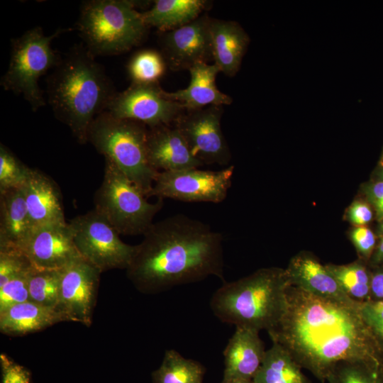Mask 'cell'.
I'll use <instances>...</instances> for the list:
<instances>
[{
    "label": "cell",
    "instance_id": "obj_3",
    "mask_svg": "<svg viewBox=\"0 0 383 383\" xmlns=\"http://www.w3.org/2000/svg\"><path fill=\"white\" fill-rule=\"evenodd\" d=\"M86 48H73L60 60L47 81L48 103L81 144L87 142L94 118L106 111L116 94L103 67Z\"/></svg>",
    "mask_w": 383,
    "mask_h": 383
},
{
    "label": "cell",
    "instance_id": "obj_43",
    "mask_svg": "<svg viewBox=\"0 0 383 383\" xmlns=\"http://www.w3.org/2000/svg\"><path fill=\"white\" fill-rule=\"evenodd\" d=\"M380 229L383 232V219L381 221Z\"/></svg>",
    "mask_w": 383,
    "mask_h": 383
},
{
    "label": "cell",
    "instance_id": "obj_23",
    "mask_svg": "<svg viewBox=\"0 0 383 383\" xmlns=\"http://www.w3.org/2000/svg\"><path fill=\"white\" fill-rule=\"evenodd\" d=\"M61 321L65 320L56 308L31 301L12 305L0 312V331L6 335H26Z\"/></svg>",
    "mask_w": 383,
    "mask_h": 383
},
{
    "label": "cell",
    "instance_id": "obj_40",
    "mask_svg": "<svg viewBox=\"0 0 383 383\" xmlns=\"http://www.w3.org/2000/svg\"><path fill=\"white\" fill-rule=\"evenodd\" d=\"M383 262V238L380 240L377 250L373 257V262L380 263Z\"/></svg>",
    "mask_w": 383,
    "mask_h": 383
},
{
    "label": "cell",
    "instance_id": "obj_20",
    "mask_svg": "<svg viewBox=\"0 0 383 383\" xmlns=\"http://www.w3.org/2000/svg\"><path fill=\"white\" fill-rule=\"evenodd\" d=\"M22 187L0 192V251L21 252L33 231Z\"/></svg>",
    "mask_w": 383,
    "mask_h": 383
},
{
    "label": "cell",
    "instance_id": "obj_42",
    "mask_svg": "<svg viewBox=\"0 0 383 383\" xmlns=\"http://www.w3.org/2000/svg\"><path fill=\"white\" fill-rule=\"evenodd\" d=\"M379 165L380 166H382L383 165V152H382V154L381 155V158L379 160Z\"/></svg>",
    "mask_w": 383,
    "mask_h": 383
},
{
    "label": "cell",
    "instance_id": "obj_30",
    "mask_svg": "<svg viewBox=\"0 0 383 383\" xmlns=\"http://www.w3.org/2000/svg\"><path fill=\"white\" fill-rule=\"evenodd\" d=\"M166 62L161 54L154 50H143L131 58L127 71L132 83L155 84L164 75Z\"/></svg>",
    "mask_w": 383,
    "mask_h": 383
},
{
    "label": "cell",
    "instance_id": "obj_45",
    "mask_svg": "<svg viewBox=\"0 0 383 383\" xmlns=\"http://www.w3.org/2000/svg\"><path fill=\"white\" fill-rule=\"evenodd\" d=\"M382 167L381 170L382 172H383V165L382 166H380Z\"/></svg>",
    "mask_w": 383,
    "mask_h": 383
},
{
    "label": "cell",
    "instance_id": "obj_41",
    "mask_svg": "<svg viewBox=\"0 0 383 383\" xmlns=\"http://www.w3.org/2000/svg\"><path fill=\"white\" fill-rule=\"evenodd\" d=\"M221 383H253L252 380L240 379H223Z\"/></svg>",
    "mask_w": 383,
    "mask_h": 383
},
{
    "label": "cell",
    "instance_id": "obj_14",
    "mask_svg": "<svg viewBox=\"0 0 383 383\" xmlns=\"http://www.w3.org/2000/svg\"><path fill=\"white\" fill-rule=\"evenodd\" d=\"M211 18L201 15L177 28L161 32L160 44L167 67L189 70L198 62L213 60L210 24Z\"/></svg>",
    "mask_w": 383,
    "mask_h": 383
},
{
    "label": "cell",
    "instance_id": "obj_12",
    "mask_svg": "<svg viewBox=\"0 0 383 383\" xmlns=\"http://www.w3.org/2000/svg\"><path fill=\"white\" fill-rule=\"evenodd\" d=\"M223 112V106L215 105L185 111L174 123L204 165H226L231 159L221 126Z\"/></svg>",
    "mask_w": 383,
    "mask_h": 383
},
{
    "label": "cell",
    "instance_id": "obj_29",
    "mask_svg": "<svg viewBox=\"0 0 383 383\" xmlns=\"http://www.w3.org/2000/svg\"><path fill=\"white\" fill-rule=\"evenodd\" d=\"M61 270L31 267L28 274L29 301L56 308L60 296Z\"/></svg>",
    "mask_w": 383,
    "mask_h": 383
},
{
    "label": "cell",
    "instance_id": "obj_5",
    "mask_svg": "<svg viewBox=\"0 0 383 383\" xmlns=\"http://www.w3.org/2000/svg\"><path fill=\"white\" fill-rule=\"evenodd\" d=\"M148 132L143 123L105 111L94 118L87 133V142L112 160L147 198L159 173L148 160Z\"/></svg>",
    "mask_w": 383,
    "mask_h": 383
},
{
    "label": "cell",
    "instance_id": "obj_37",
    "mask_svg": "<svg viewBox=\"0 0 383 383\" xmlns=\"http://www.w3.org/2000/svg\"><path fill=\"white\" fill-rule=\"evenodd\" d=\"M348 217L352 223L363 226L372 220V211L367 203L355 201L348 209Z\"/></svg>",
    "mask_w": 383,
    "mask_h": 383
},
{
    "label": "cell",
    "instance_id": "obj_21",
    "mask_svg": "<svg viewBox=\"0 0 383 383\" xmlns=\"http://www.w3.org/2000/svg\"><path fill=\"white\" fill-rule=\"evenodd\" d=\"M189 71L191 80L187 88L174 92H166L170 99L180 103L185 111L232 103V98L216 87V78L221 71L216 64L198 62Z\"/></svg>",
    "mask_w": 383,
    "mask_h": 383
},
{
    "label": "cell",
    "instance_id": "obj_8",
    "mask_svg": "<svg viewBox=\"0 0 383 383\" xmlns=\"http://www.w3.org/2000/svg\"><path fill=\"white\" fill-rule=\"evenodd\" d=\"M63 31L58 29L46 35L41 28L35 27L11 41L10 62L1 85L5 90L23 95L33 111L45 105L38 82L60 61L51 42Z\"/></svg>",
    "mask_w": 383,
    "mask_h": 383
},
{
    "label": "cell",
    "instance_id": "obj_16",
    "mask_svg": "<svg viewBox=\"0 0 383 383\" xmlns=\"http://www.w3.org/2000/svg\"><path fill=\"white\" fill-rule=\"evenodd\" d=\"M147 150L151 166L160 171H177L199 168L204 164L192 154L186 140L174 126L150 128Z\"/></svg>",
    "mask_w": 383,
    "mask_h": 383
},
{
    "label": "cell",
    "instance_id": "obj_33",
    "mask_svg": "<svg viewBox=\"0 0 383 383\" xmlns=\"http://www.w3.org/2000/svg\"><path fill=\"white\" fill-rule=\"evenodd\" d=\"M31 264L17 251H0V287L18 274L28 270Z\"/></svg>",
    "mask_w": 383,
    "mask_h": 383
},
{
    "label": "cell",
    "instance_id": "obj_19",
    "mask_svg": "<svg viewBox=\"0 0 383 383\" xmlns=\"http://www.w3.org/2000/svg\"><path fill=\"white\" fill-rule=\"evenodd\" d=\"M259 332L250 328L236 327L223 352V379L252 380L266 351Z\"/></svg>",
    "mask_w": 383,
    "mask_h": 383
},
{
    "label": "cell",
    "instance_id": "obj_10",
    "mask_svg": "<svg viewBox=\"0 0 383 383\" xmlns=\"http://www.w3.org/2000/svg\"><path fill=\"white\" fill-rule=\"evenodd\" d=\"M234 167L219 171L192 168L159 172L148 197L184 202L220 203L231 187Z\"/></svg>",
    "mask_w": 383,
    "mask_h": 383
},
{
    "label": "cell",
    "instance_id": "obj_26",
    "mask_svg": "<svg viewBox=\"0 0 383 383\" xmlns=\"http://www.w3.org/2000/svg\"><path fill=\"white\" fill-rule=\"evenodd\" d=\"M204 374V368L199 362L168 350L152 377L153 383H203Z\"/></svg>",
    "mask_w": 383,
    "mask_h": 383
},
{
    "label": "cell",
    "instance_id": "obj_1",
    "mask_svg": "<svg viewBox=\"0 0 383 383\" xmlns=\"http://www.w3.org/2000/svg\"><path fill=\"white\" fill-rule=\"evenodd\" d=\"M360 302L326 299L289 286L287 306L267 333L302 369L321 383L341 361L365 360L383 365V347L364 319Z\"/></svg>",
    "mask_w": 383,
    "mask_h": 383
},
{
    "label": "cell",
    "instance_id": "obj_15",
    "mask_svg": "<svg viewBox=\"0 0 383 383\" xmlns=\"http://www.w3.org/2000/svg\"><path fill=\"white\" fill-rule=\"evenodd\" d=\"M21 252L38 269L61 270L82 257L67 223H51L33 230Z\"/></svg>",
    "mask_w": 383,
    "mask_h": 383
},
{
    "label": "cell",
    "instance_id": "obj_18",
    "mask_svg": "<svg viewBox=\"0 0 383 383\" xmlns=\"http://www.w3.org/2000/svg\"><path fill=\"white\" fill-rule=\"evenodd\" d=\"M22 187L33 230L48 224L67 223L60 192L52 179L30 168Z\"/></svg>",
    "mask_w": 383,
    "mask_h": 383
},
{
    "label": "cell",
    "instance_id": "obj_2",
    "mask_svg": "<svg viewBox=\"0 0 383 383\" xmlns=\"http://www.w3.org/2000/svg\"><path fill=\"white\" fill-rule=\"evenodd\" d=\"M223 236L201 221L178 213L153 223L126 270L135 288L155 294L216 276L223 280Z\"/></svg>",
    "mask_w": 383,
    "mask_h": 383
},
{
    "label": "cell",
    "instance_id": "obj_31",
    "mask_svg": "<svg viewBox=\"0 0 383 383\" xmlns=\"http://www.w3.org/2000/svg\"><path fill=\"white\" fill-rule=\"evenodd\" d=\"M30 168L22 163L4 145H0V192L22 187Z\"/></svg>",
    "mask_w": 383,
    "mask_h": 383
},
{
    "label": "cell",
    "instance_id": "obj_35",
    "mask_svg": "<svg viewBox=\"0 0 383 383\" xmlns=\"http://www.w3.org/2000/svg\"><path fill=\"white\" fill-rule=\"evenodd\" d=\"M1 383H30V373L4 353L0 355Z\"/></svg>",
    "mask_w": 383,
    "mask_h": 383
},
{
    "label": "cell",
    "instance_id": "obj_36",
    "mask_svg": "<svg viewBox=\"0 0 383 383\" xmlns=\"http://www.w3.org/2000/svg\"><path fill=\"white\" fill-rule=\"evenodd\" d=\"M350 238L357 250L364 257H369L375 245V236L372 231L365 226H358L350 233Z\"/></svg>",
    "mask_w": 383,
    "mask_h": 383
},
{
    "label": "cell",
    "instance_id": "obj_6",
    "mask_svg": "<svg viewBox=\"0 0 383 383\" xmlns=\"http://www.w3.org/2000/svg\"><path fill=\"white\" fill-rule=\"evenodd\" d=\"M136 3L128 0H91L83 3L77 28L94 55H118L138 45L148 27Z\"/></svg>",
    "mask_w": 383,
    "mask_h": 383
},
{
    "label": "cell",
    "instance_id": "obj_27",
    "mask_svg": "<svg viewBox=\"0 0 383 383\" xmlns=\"http://www.w3.org/2000/svg\"><path fill=\"white\" fill-rule=\"evenodd\" d=\"M343 292L353 300L362 302L370 299L371 274L362 262L347 265H326Z\"/></svg>",
    "mask_w": 383,
    "mask_h": 383
},
{
    "label": "cell",
    "instance_id": "obj_22",
    "mask_svg": "<svg viewBox=\"0 0 383 383\" xmlns=\"http://www.w3.org/2000/svg\"><path fill=\"white\" fill-rule=\"evenodd\" d=\"M210 32L214 64L221 72L234 76L248 45V35L235 21L212 18Z\"/></svg>",
    "mask_w": 383,
    "mask_h": 383
},
{
    "label": "cell",
    "instance_id": "obj_39",
    "mask_svg": "<svg viewBox=\"0 0 383 383\" xmlns=\"http://www.w3.org/2000/svg\"><path fill=\"white\" fill-rule=\"evenodd\" d=\"M370 299L383 300V270L371 275Z\"/></svg>",
    "mask_w": 383,
    "mask_h": 383
},
{
    "label": "cell",
    "instance_id": "obj_4",
    "mask_svg": "<svg viewBox=\"0 0 383 383\" xmlns=\"http://www.w3.org/2000/svg\"><path fill=\"white\" fill-rule=\"evenodd\" d=\"M289 286L284 269H260L236 281L224 282L213 294L210 306L224 323L268 331L285 311Z\"/></svg>",
    "mask_w": 383,
    "mask_h": 383
},
{
    "label": "cell",
    "instance_id": "obj_28",
    "mask_svg": "<svg viewBox=\"0 0 383 383\" xmlns=\"http://www.w3.org/2000/svg\"><path fill=\"white\" fill-rule=\"evenodd\" d=\"M328 383H383V365L365 360L341 361L332 367Z\"/></svg>",
    "mask_w": 383,
    "mask_h": 383
},
{
    "label": "cell",
    "instance_id": "obj_13",
    "mask_svg": "<svg viewBox=\"0 0 383 383\" xmlns=\"http://www.w3.org/2000/svg\"><path fill=\"white\" fill-rule=\"evenodd\" d=\"M101 272L83 257L61 269L59 301L56 309L65 321L91 323L95 296Z\"/></svg>",
    "mask_w": 383,
    "mask_h": 383
},
{
    "label": "cell",
    "instance_id": "obj_25",
    "mask_svg": "<svg viewBox=\"0 0 383 383\" xmlns=\"http://www.w3.org/2000/svg\"><path fill=\"white\" fill-rule=\"evenodd\" d=\"M253 383H311L301 366L282 346L272 343L265 351Z\"/></svg>",
    "mask_w": 383,
    "mask_h": 383
},
{
    "label": "cell",
    "instance_id": "obj_24",
    "mask_svg": "<svg viewBox=\"0 0 383 383\" xmlns=\"http://www.w3.org/2000/svg\"><path fill=\"white\" fill-rule=\"evenodd\" d=\"M207 4L204 0H157L150 9L140 13L147 26L165 32L197 18Z\"/></svg>",
    "mask_w": 383,
    "mask_h": 383
},
{
    "label": "cell",
    "instance_id": "obj_17",
    "mask_svg": "<svg viewBox=\"0 0 383 383\" xmlns=\"http://www.w3.org/2000/svg\"><path fill=\"white\" fill-rule=\"evenodd\" d=\"M284 270L290 286L322 298L345 303L356 302L343 292L326 265L311 254H297Z\"/></svg>",
    "mask_w": 383,
    "mask_h": 383
},
{
    "label": "cell",
    "instance_id": "obj_9",
    "mask_svg": "<svg viewBox=\"0 0 383 383\" xmlns=\"http://www.w3.org/2000/svg\"><path fill=\"white\" fill-rule=\"evenodd\" d=\"M69 226L80 255L101 272L128 267L135 245L123 243L115 228L95 209L76 216Z\"/></svg>",
    "mask_w": 383,
    "mask_h": 383
},
{
    "label": "cell",
    "instance_id": "obj_32",
    "mask_svg": "<svg viewBox=\"0 0 383 383\" xmlns=\"http://www.w3.org/2000/svg\"><path fill=\"white\" fill-rule=\"evenodd\" d=\"M30 268L0 287V312L12 305L29 301L28 274Z\"/></svg>",
    "mask_w": 383,
    "mask_h": 383
},
{
    "label": "cell",
    "instance_id": "obj_38",
    "mask_svg": "<svg viewBox=\"0 0 383 383\" xmlns=\"http://www.w3.org/2000/svg\"><path fill=\"white\" fill-rule=\"evenodd\" d=\"M365 194L373 206L380 221L383 219V181L369 184L365 187Z\"/></svg>",
    "mask_w": 383,
    "mask_h": 383
},
{
    "label": "cell",
    "instance_id": "obj_11",
    "mask_svg": "<svg viewBox=\"0 0 383 383\" xmlns=\"http://www.w3.org/2000/svg\"><path fill=\"white\" fill-rule=\"evenodd\" d=\"M159 85L132 83L122 92H116L106 111L116 118L135 121L153 128L170 125L185 109L170 99Z\"/></svg>",
    "mask_w": 383,
    "mask_h": 383
},
{
    "label": "cell",
    "instance_id": "obj_7",
    "mask_svg": "<svg viewBox=\"0 0 383 383\" xmlns=\"http://www.w3.org/2000/svg\"><path fill=\"white\" fill-rule=\"evenodd\" d=\"M94 209L104 216L119 234H144L162 209L163 199L155 203L110 159L105 157L102 183L94 197Z\"/></svg>",
    "mask_w": 383,
    "mask_h": 383
},
{
    "label": "cell",
    "instance_id": "obj_34",
    "mask_svg": "<svg viewBox=\"0 0 383 383\" xmlns=\"http://www.w3.org/2000/svg\"><path fill=\"white\" fill-rule=\"evenodd\" d=\"M360 312L383 347V300L368 299L360 302Z\"/></svg>",
    "mask_w": 383,
    "mask_h": 383
},
{
    "label": "cell",
    "instance_id": "obj_44",
    "mask_svg": "<svg viewBox=\"0 0 383 383\" xmlns=\"http://www.w3.org/2000/svg\"><path fill=\"white\" fill-rule=\"evenodd\" d=\"M380 177L382 178V181H383V172L380 171Z\"/></svg>",
    "mask_w": 383,
    "mask_h": 383
}]
</instances>
